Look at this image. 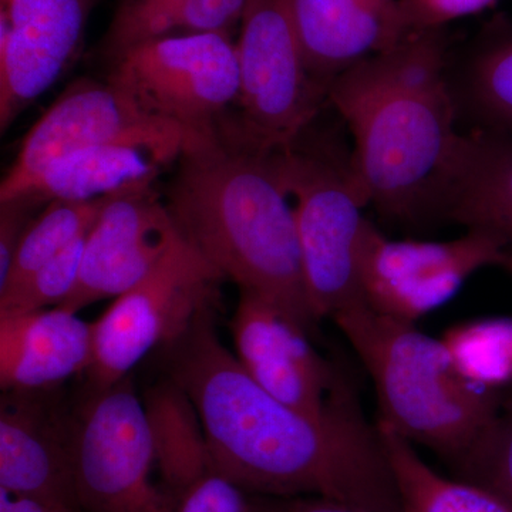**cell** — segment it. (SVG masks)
<instances>
[{
    "label": "cell",
    "mask_w": 512,
    "mask_h": 512,
    "mask_svg": "<svg viewBox=\"0 0 512 512\" xmlns=\"http://www.w3.org/2000/svg\"><path fill=\"white\" fill-rule=\"evenodd\" d=\"M183 241L153 185L116 195L87 234L79 278L57 308L79 313L93 303L119 298Z\"/></svg>",
    "instance_id": "4fadbf2b"
},
{
    "label": "cell",
    "mask_w": 512,
    "mask_h": 512,
    "mask_svg": "<svg viewBox=\"0 0 512 512\" xmlns=\"http://www.w3.org/2000/svg\"><path fill=\"white\" fill-rule=\"evenodd\" d=\"M36 205L39 204L29 198L0 201V286L8 279L20 241L33 221L30 215Z\"/></svg>",
    "instance_id": "f546056e"
},
{
    "label": "cell",
    "mask_w": 512,
    "mask_h": 512,
    "mask_svg": "<svg viewBox=\"0 0 512 512\" xmlns=\"http://www.w3.org/2000/svg\"><path fill=\"white\" fill-rule=\"evenodd\" d=\"M9 2H10V0H2V6L8 5Z\"/></svg>",
    "instance_id": "836d02e7"
},
{
    "label": "cell",
    "mask_w": 512,
    "mask_h": 512,
    "mask_svg": "<svg viewBox=\"0 0 512 512\" xmlns=\"http://www.w3.org/2000/svg\"><path fill=\"white\" fill-rule=\"evenodd\" d=\"M248 512H372L322 497L248 495Z\"/></svg>",
    "instance_id": "4dcf8cb0"
},
{
    "label": "cell",
    "mask_w": 512,
    "mask_h": 512,
    "mask_svg": "<svg viewBox=\"0 0 512 512\" xmlns=\"http://www.w3.org/2000/svg\"><path fill=\"white\" fill-rule=\"evenodd\" d=\"M431 215L493 232L512 245V136L461 133Z\"/></svg>",
    "instance_id": "ac0fdd59"
},
{
    "label": "cell",
    "mask_w": 512,
    "mask_h": 512,
    "mask_svg": "<svg viewBox=\"0 0 512 512\" xmlns=\"http://www.w3.org/2000/svg\"><path fill=\"white\" fill-rule=\"evenodd\" d=\"M511 248L510 241L483 229H468L450 241H396L370 222L362 248L363 295L373 311L416 323L480 269L504 265Z\"/></svg>",
    "instance_id": "30bf717a"
},
{
    "label": "cell",
    "mask_w": 512,
    "mask_h": 512,
    "mask_svg": "<svg viewBox=\"0 0 512 512\" xmlns=\"http://www.w3.org/2000/svg\"><path fill=\"white\" fill-rule=\"evenodd\" d=\"M192 137L183 127L143 109L113 83L82 80L72 84L23 138L0 184V201L12 200L43 168L76 151L134 143L184 153Z\"/></svg>",
    "instance_id": "8fae6325"
},
{
    "label": "cell",
    "mask_w": 512,
    "mask_h": 512,
    "mask_svg": "<svg viewBox=\"0 0 512 512\" xmlns=\"http://www.w3.org/2000/svg\"><path fill=\"white\" fill-rule=\"evenodd\" d=\"M235 47L239 114L232 123L265 146H288L329 104L328 87L306 64L292 0H248Z\"/></svg>",
    "instance_id": "52a82bcc"
},
{
    "label": "cell",
    "mask_w": 512,
    "mask_h": 512,
    "mask_svg": "<svg viewBox=\"0 0 512 512\" xmlns=\"http://www.w3.org/2000/svg\"><path fill=\"white\" fill-rule=\"evenodd\" d=\"M372 379L377 423L448 466L464 456L493 419L503 392H488L458 372L443 340L367 303L333 316Z\"/></svg>",
    "instance_id": "277c9868"
},
{
    "label": "cell",
    "mask_w": 512,
    "mask_h": 512,
    "mask_svg": "<svg viewBox=\"0 0 512 512\" xmlns=\"http://www.w3.org/2000/svg\"><path fill=\"white\" fill-rule=\"evenodd\" d=\"M399 0H292L306 64L330 82L367 57L403 40Z\"/></svg>",
    "instance_id": "e0dca14e"
},
{
    "label": "cell",
    "mask_w": 512,
    "mask_h": 512,
    "mask_svg": "<svg viewBox=\"0 0 512 512\" xmlns=\"http://www.w3.org/2000/svg\"><path fill=\"white\" fill-rule=\"evenodd\" d=\"M441 340L468 382L488 392L512 389V316L458 323Z\"/></svg>",
    "instance_id": "cb8c5ba5"
},
{
    "label": "cell",
    "mask_w": 512,
    "mask_h": 512,
    "mask_svg": "<svg viewBox=\"0 0 512 512\" xmlns=\"http://www.w3.org/2000/svg\"><path fill=\"white\" fill-rule=\"evenodd\" d=\"M505 266L512 272V248L508 251L507 259H505Z\"/></svg>",
    "instance_id": "d6a6232c"
},
{
    "label": "cell",
    "mask_w": 512,
    "mask_h": 512,
    "mask_svg": "<svg viewBox=\"0 0 512 512\" xmlns=\"http://www.w3.org/2000/svg\"><path fill=\"white\" fill-rule=\"evenodd\" d=\"M89 234V232H87ZM87 234L28 278L0 292V316L20 315L59 306L70 295L79 278Z\"/></svg>",
    "instance_id": "4316f807"
},
{
    "label": "cell",
    "mask_w": 512,
    "mask_h": 512,
    "mask_svg": "<svg viewBox=\"0 0 512 512\" xmlns=\"http://www.w3.org/2000/svg\"><path fill=\"white\" fill-rule=\"evenodd\" d=\"M92 323L63 308L0 316L3 392L55 390L92 362Z\"/></svg>",
    "instance_id": "2e32d148"
},
{
    "label": "cell",
    "mask_w": 512,
    "mask_h": 512,
    "mask_svg": "<svg viewBox=\"0 0 512 512\" xmlns=\"http://www.w3.org/2000/svg\"><path fill=\"white\" fill-rule=\"evenodd\" d=\"M451 470L454 477L497 495L512 510V389L501 394L493 419Z\"/></svg>",
    "instance_id": "484cf974"
},
{
    "label": "cell",
    "mask_w": 512,
    "mask_h": 512,
    "mask_svg": "<svg viewBox=\"0 0 512 512\" xmlns=\"http://www.w3.org/2000/svg\"><path fill=\"white\" fill-rule=\"evenodd\" d=\"M175 512H248V494L214 470L177 498Z\"/></svg>",
    "instance_id": "f1b7e54d"
},
{
    "label": "cell",
    "mask_w": 512,
    "mask_h": 512,
    "mask_svg": "<svg viewBox=\"0 0 512 512\" xmlns=\"http://www.w3.org/2000/svg\"><path fill=\"white\" fill-rule=\"evenodd\" d=\"M444 29L414 33L350 67L328 87L353 138V171L384 217L431 215L460 137Z\"/></svg>",
    "instance_id": "3957f363"
},
{
    "label": "cell",
    "mask_w": 512,
    "mask_h": 512,
    "mask_svg": "<svg viewBox=\"0 0 512 512\" xmlns=\"http://www.w3.org/2000/svg\"><path fill=\"white\" fill-rule=\"evenodd\" d=\"M181 154L171 148L134 143L86 148L47 165L15 198L47 204L100 200L140 190L151 187Z\"/></svg>",
    "instance_id": "d6986e66"
},
{
    "label": "cell",
    "mask_w": 512,
    "mask_h": 512,
    "mask_svg": "<svg viewBox=\"0 0 512 512\" xmlns=\"http://www.w3.org/2000/svg\"><path fill=\"white\" fill-rule=\"evenodd\" d=\"M229 330L248 375L292 409L323 419L352 392L336 366L313 348L311 333L264 296L241 292Z\"/></svg>",
    "instance_id": "7c38bea8"
},
{
    "label": "cell",
    "mask_w": 512,
    "mask_h": 512,
    "mask_svg": "<svg viewBox=\"0 0 512 512\" xmlns=\"http://www.w3.org/2000/svg\"><path fill=\"white\" fill-rule=\"evenodd\" d=\"M116 197V195H113ZM113 197L93 201H50L30 222L13 259L8 279L0 292L55 258L92 229L104 205Z\"/></svg>",
    "instance_id": "d4e9b609"
},
{
    "label": "cell",
    "mask_w": 512,
    "mask_h": 512,
    "mask_svg": "<svg viewBox=\"0 0 512 512\" xmlns=\"http://www.w3.org/2000/svg\"><path fill=\"white\" fill-rule=\"evenodd\" d=\"M96 0H10L0 10V128L46 93L82 46Z\"/></svg>",
    "instance_id": "5bb4252c"
},
{
    "label": "cell",
    "mask_w": 512,
    "mask_h": 512,
    "mask_svg": "<svg viewBox=\"0 0 512 512\" xmlns=\"http://www.w3.org/2000/svg\"><path fill=\"white\" fill-rule=\"evenodd\" d=\"M158 478L174 503L184 491L218 470L200 416L190 397L165 377L143 396Z\"/></svg>",
    "instance_id": "44dd1931"
},
{
    "label": "cell",
    "mask_w": 512,
    "mask_h": 512,
    "mask_svg": "<svg viewBox=\"0 0 512 512\" xmlns=\"http://www.w3.org/2000/svg\"><path fill=\"white\" fill-rule=\"evenodd\" d=\"M312 127L276 148V164L295 214L309 305L320 322L366 303L362 248L370 221L363 210L370 204L350 151L315 140Z\"/></svg>",
    "instance_id": "5b68a950"
},
{
    "label": "cell",
    "mask_w": 512,
    "mask_h": 512,
    "mask_svg": "<svg viewBox=\"0 0 512 512\" xmlns=\"http://www.w3.org/2000/svg\"><path fill=\"white\" fill-rule=\"evenodd\" d=\"M177 163L165 204L185 241L239 291L275 302L315 335L319 322L276 148L224 119L194 136Z\"/></svg>",
    "instance_id": "7a4b0ae2"
},
{
    "label": "cell",
    "mask_w": 512,
    "mask_h": 512,
    "mask_svg": "<svg viewBox=\"0 0 512 512\" xmlns=\"http://www.w3.org/2000/svg\"><path fill=\"white\" fill-rule=\"evenodd\" d=\"M52 392L3 394L0 488L49 507L83 512L73 470L74 412H64Z\"/></svg>",
    "instance_id": "9a60e30c"
},
{
    "label": "cell",
    "mask_w": 512,
    "mask_h": 512,
    "mask_svg": "<svg viewBox=\"0 0 512 512\" xmlns=\"http://www.w3.org/2000/svg\"><path fill=\"white\" fill-rule=\"evenodd\" d=\"M458 120L471 130L512 136V23L493 20L468 47L457 66H448Z\"/></svg>",
    "instance_id": "ffe728a7"
},
{
    "label": "cell",
    "mask_w": 512,
    "mask_h": 512,
    "mask_svg": "<svg viewBox=\"0 0 512 512\" xmlns=\"http://www.w3.org/2000/svg\"><path fill=\"white\" fill-rule=\"evenodd\" d=\"M110 60V83L191 136L215 130L237 103V47L229 33L158 37Z\"/></svg>",
    "instance_id": "9c48e42d"
},
{
    "label": "cell",
    "mask_w": 512,
    "mask_h": 512,
    "mask_svg": "<svg viewBox=\"0 0 512 512\" xmlns=\"http://www.w3.org/2000/svg\"><path fill=\"white\" fill-rule=\"evenodd\" d=\"M0 512H70L60 508L49 507V505L30 500V498L19 497L10 494L0 488Z\"/></svg>",
    "instance_id": "1f68e13d"
},
{
    "label": "cell",
    "mask_w": 512,
    "mask_h": 512,
    "mask_svg": "<svg viewBox=\"0 0 512 512\" xmlns=\"http://www.w3.org/2000/svg\"><path fill=\"white\" fill-rule=\"evenodd\" d=\"M248 0H121L104 49L113 57L158 37L229 33Z\"/></svg>",
    "instance_id": "7402d4cb"
},
{
    "label": "cell",
    "mask_w": 512,
    "mask_h": 512,
    "mask_svg": "<svg viewBox=\"0 0 512 512\" xmlns=\"http://www.w3.org/2000/svg\"><path fill=\"white\" fill-rule=\"evenodd\" d=\"M221 272L187 241L92 322L86 392H103L130 376L157 348L181 335L198 313L217 306Z\"/></svg>",
    "instance_id": "8992f818"
},
{
    "label": "cell",
    "mask_w": 512,
    "mask_h": 512,
    "mask_svg": "<svg viewBox=\"0 0 512 512\" xmlns=\"http://www.w3.org/2000/svg\"><path fill=\"white\" fill-rule=\"evenodd\" d=\"M396 478L402 512H512L483 487L441 476L417 454L416 446L377 423Z\"/></svg>",
    "instance_id": "603a6c76"
},
{
    "label": "cell",
    "mask_w": 512,
    "mask_h": 512,
    "mask_svg": "<svg viewBox=\"0 0 512 512\" xmlns=\"http://www.w3.org/2000/svg\"><path fill=\"white\" fill-rule=\"evenodd\" d=\"M498 0H399V23L403 37L441 30L454 20L478 15Z\"/></svg>",
    "instance_id": "83f0119b"
},
{
    "label": "cell",
    "mask_w": 512,
    "mask_h": 512,
    "mask_svg": "<svg viewBox=\"0 0 512 512\" xmlns=\"http://www.w3.org/2000/svg\"><path fill=\"white\" fill-rule=\"evenodd\" d=\"M215 309L163 346L168 379L200 416L218 470L248 495L322 497L402 512L382 434L355 393L313 419L262 389L221 342Z\"/></svg>",
    "instance_id": "6da1fadb"
},
{
    "label": "cell",
    "mask_w": 512,
    "mask_h": 512,
    "mask_svg": "<svg viewBox=\"0 0 512 512\" xmlns=\"http://www.w3.org/2000/svg\"><path fill=\"white\" fill-rule=\"evenodd\" d=\"M73 470L83 512H175L131 376L86 392L74 412Z\"/></svg>",
    "instance_id": "ba28073f"
}]
</instances>
